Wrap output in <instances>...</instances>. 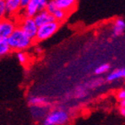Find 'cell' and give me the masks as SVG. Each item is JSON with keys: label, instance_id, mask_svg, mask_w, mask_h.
<instances>
[{"label": "cell", "instance_id": "obj_9", "mask_svg": "<svg viewBox=\"0 0 125 125\" xmlns=\"http://www.w3.org/2000/svg\"><path fill=\"white\" fill-rule=\"evenodd\" d=\"M38 13H39L38 0H31V1H29L28 5L24 9V17L33 18Z\"/></svg>", "mask_w": 125, "mask_h": 125}, {"label": "cell", "instance_id": "obj_4", "mask_svg": "<svg viewBox=\"0 0 125 125\" xmlns=\"http://www.w3.org/2000/svg\"><path fill=\"white\" fill-rule=\"evenodd\" d=\"M19 28L26 34L27 36L31 38L32 40L35 39L38 31V27H37L33 18H28V17H22L19 21Z\"/></svg>", "mask_w": 125, "mask_h": 125}, {"label": "cell", "instance_id": "obj_14", "mask_svg": "<svg viewBox=\"0 0 125 125\" xmlns=\"http://www.w3.org/2000/svg\"><path fill=\"white\" fill-rule=\"evenodd\" d=\"M10 47L8 46L6 40H0V57L3 55H7L10 52Z\"/></svg>", "mask_w": 125, "mask_h": 125}, {"label": "cell", "instance_id": "obj_20", "mask_svg": "<svg viewBox=\"0 0 125 125\" xmlns=\"http://www.w3.org/2000/svg\"><path fill=\"white\" fill-rule=\"evenodd\" d=\"M5 15V1L0 0V18Z\"/></svg>", "mask_w": 125, "mask_h": 125}, {"label": "cell", "instance_id": "obj_13", "mask_svg": "<svg viewBox=\"0 0 125 125\" xmlns=\"http://www.w3.org/2000/svg\"><path fill=\"white\" fill-rule=\"evenodd\" d=\"M52 15L54 17V19H55V21L60 23L61 21H64L65 19L67 18L68 13H66V12L62 10H60V9H56Z\"/></svg>", "mask_w": 125, "mask_h": 125}, {"label": "cell", "instance_id": "obj_8", "mask_svg": "<svg viewBox=\"0 0 125 125\" xmlns=\"http://www.w3.org/2000/svg\"><path fill=\"white\" fill-rule=\"evenodd\" d=\"M20 10V0H6L5 1V14L14 15Z\"/></svg>", "mask_w": 125, "mask_h": 125}, {"label": "cell", "instance_id": "obj_23", "mask_svg": "<svg viewBox=\"0 0 125 125\" xmlns=\"http://www.w3.org/2000/svg\"><path fill=\"white\" fill-rule=\"evenodd\" d=\"M30 0H20V8H24L26 7L28 4H29Z\"/></svg>", "mask_w": 125, "mask_h": 125}, {"label": "cell", "instance_id": "obj_17", "mask_svg": "<svg viewBox=\"0 0 125 125\" xmlns=\"http://www.w3.org/2000/svg\"><path fill=\"white\" fill-rule=\"evenodd\" d=\"M87 94H88V92H87L86 89L83 88V87H81V88H78V89H76L75 97H77V98H82V97L87 96Z\"/></svg>", "mask_w": 125, "mask_h": 125}, {"label": "cell", "instance_id": "obj_16", "mask_svg": "<svg viewBox=\"0 0 125 125\" xmlns=\"http://www.w3.org/2000/svg\"><path fill=\"white\" fill-rule=\"evenodd\" d=\"M104 82V80L103 79H95V80H92L90 81L88 84H86V86L89 89H94V88H96V87H99L100 85H102Z\"/></svg>", "mask_w": 125, "mask_h": 125}, {"label": "cell", "instance_id": "obj_19", "mask_svg": "<svg viewBox=\"0 0 125 125\" xmlns=\"http://www.w3.org/2000/svg\"><path fill=\"white\" fill-rule=\"evenodd\" d=\"M57 8L55 6V5L54 4V1H51V2H47V6H46V9L45 10L47 11V13H49L50 14H53L54 12L56 10Z\"/></svg>", "mask_w": 125, "mask_h": 125}, {"label": "cell", "instance_id": "obj_21", "mask_svg": "<svg viewBox=\"0 0 125 125\" xmlns=\"http://www.w3.org/2000/svg\"><path fill=\"white\" fill-rule=\"evenodd\" d=\"M117 98L120 100V101H123L125 100V90L123 89H120L117 93Z\"/></svg>", "mask_w": 125, "mask_h": 125}, {"label": "cell", "instance_id": "obj_2", "mask_svg": "<svg viewBox=\"0 0 125 125\" xmlns=\"http://www.w3.org/2000/svg\"><path fill=\"white\" fill-rule=\"evenodd\" d=\"M69 120L68 113L64 110L56 109L48 113L44 120V125H64Z\"/></svg>", "mask_w": 125, "mask_h": 125}, {"label": "cell", "instance_id": "obj_1", "mask_svg": "<svg viewBox=\"0 0 125 125\" xmlns=\"http://www.w3.org/2000/svg\"><path fill=\"white\" fill-rule=\"evenodd\" d=\"M6 41L11 49L21 52L31 47L33 40L27 36L19 27H16Z\"/></svg>", "mask_w": 125, "mask_h": 125}, {"label": "cell", "instance_id": "obj_3", "mask_svg": "<svg viewBox=\"0 0 125 125\" xmlns=\"http://www.w3.org/2000/svg\"><path fill=\"white\" fill-rule=\"evenodd\" d=\"M59 27H60V23L55 21L38 27V31H37L35 39L37 41H43L49 39L58 31Z\"/></svg>", "mask_w": 125, "mask_h": 125}, {"label": "cell", "instance_id": "obj_5", "mask_svg": "<svg viewBox=\"0 0 125 125\" xmlns=\"http://www.w3.org/2000/svg\"><path fill=\"white\" fill-rule=\"evenodd\" d=\"M16 27L17 24L12 19L5 17L0 19V40H6Z\"/></svg>", "mask_w": 125, "mask_h": 125}, {"label": "cell", "instance_id": "obj_7", "mask_svg": "<svg viewBox=\"0 0 125 125\" xmlns=\"http://www.w3.org/2000/svg\"><path fill=\"white\" fill-rule=\"evenodd\" d=\"M54 4L55 5L57 9L69 13L74 8L76 5V1L74 0H55Z\"/></svg>", "mask_w": 125, "mask_h": 125}, {"label": "cell", "instance_id": "obj_6", "mask_svg": "<svg viewBox=\"0 0 125 125\" xmlns=\"http://www.w3.org/2000/svg\"><path fill=\"white\" fill-rule=\"evenodd\" d=\"M33 20L36 23L37 27L42 26L44 24L49 23L52 21H55V19L53 17L52 14H50L49 13H47L46 10H43L41 12H39L36 15L33 17Z\"/></svg>", "mask_w": 125, "mask_h": 125}, {"label": "cell", "instance_id": "obj_12", "mask_svg": "<svg viewBox=\"0 0 125 125\" xmlns=\"http://www.w3.org/2000/svg\"><path fill=\"white\" fill-rule=\"evenodd\" d=\"M125 77V69L124 68H118L115 70L112 71L106 77V80L108 81H114L115 80L124 78Z\"/></svg>", "mask_w": 125, "mask_h": 125}, {"label": "cell", "instance_id": "obj_11", "mask_svg": "<svg viewBox=\"0 0 125 125\" xmlns=\"http://www.w3.org/2000/svg\"><path fill=\"white\" fill-rule=\"evenodd\" d=\"M29 104L32 107H41V106H47L48 104L47 99L43 96H31L29 98Z\"/></svg>", "mask_w": 125, "mask_h": 125}, {"label": "cell", "instance_id": "obj_24", "mask_svg": "<svg viewBox=\"0 0 125 125\" xmlns=\"http://www.w3.org/2000/svg\"><path fill=\"white\" fill-rule=\"evenodd\" d=\"M0 19H1V18H0Z\"/></svg>", "mask_w": 125, "mask_h": 125}, {"label": "cell", "instance_id": "obj_18", "mask_svg": "<svg viewBox=\"0 0 125 125\" xmlns=\"http://www.w3.org/2000/svg\"><path fill=\"white\" fill-rule=\"evenodd\" d=\"M17 59L19 60V62H21V64H25L28 62V56L23 51L17 53Z\"/></svg>", "mask_w": 125, "mask_h": 125}, {"label": "cell", "instance_id": "obj_10", "mask_svg": "<svg viewBox=\"0 0 125 125\" xmlns=\"http://www.w3.org/2000/svg\"><path fill=\"white\" fill-rule=\"evenodd\" d=\"M125 21L123 18H117L113 24V35L115 37L121 36L124 32Z\"/></svg>", "mask_w": 125, "mask_h": 125}, {"label": "cell", "instance_id": "obj_22", "mask_svg": "<svg viewBox=\"0 0 125 125\" xmlns=\"http://www.w3.org/2000/svg\"><path fill=\"white\" fill-rule=\"evenodd\" d=\"M120 113L123 116L125 115V100L120 101Z\"/></svg>", "mask_w": 125, "mask_h": 125}, {"label": "cell", "instance_id": "obj_15", "mask_svg": "<svg viewBox=\"0 0 125 125\" xmlns=\"http://www.w3.org/2000/svg\"><path fill=\"white\" fill-rule=\"evenodd\" d=\"M110 69V64L109 63H103V64H100L99 66L95 69V73L96 75H100V74H103V73L108 72V70Z\"/></svg>", "mask_w": 125, "mask_h": 125}]
</instances>
